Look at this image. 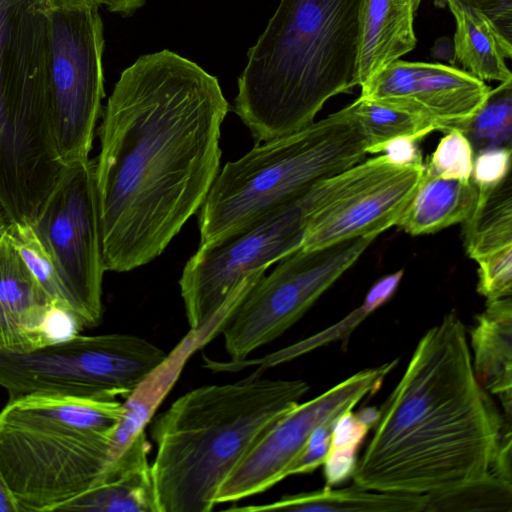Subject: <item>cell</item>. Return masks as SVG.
Here are the masks:
<instances>
[{"label": "cell", "mask_w": 512, "mask_h": 512, "mask_svg": "<svg viewBox=\"0 0 512 512\" xmlns=\"http://www.w3.org/2000/svg\"><path fill=\"white\" fill-rule=\"evenodd\" d=\"M228 110L218 79L171 50L121 73L94 159L105 270L151 262L200 210L219 173Z\"/></svg>", "instance_id": "obj_1"}, {"label": "cell", "mask_w": 512, "mask_h": 512, "mask_svg": "<svg viewBox=\"0 0 512 512\" xmlns=\"http://www.w3.org/2000/svg\"><path fill=\"white\" fill-rule=\"evenodd\" d=\"M504 417L478 382L453 310L419 340L352 474L365 489L432 495L490 472Z\"/></svg>", "instance_id": "obj_2"}, {"label": "cell", "mask_w": 512, "mask_h": 512, "mask_svg": "<svg viewBox=\"0 0 512 512\" xmlns=\"http://www.w3.org/2000/svg\"><path fill=\"white\" fill-rule=\"evenodd\" d=\"M362 0H280L238 78L234 110L260 144L311 124L358 85Z\"/></svg>", "instance_id": "obj_3"}, {"label": "cell", "mask_w": 512, "mask_h": 512, "mask_svg": "<svg viewBox=\"0 0 512 512\" xmlns=\"http://www.w3.org/2000/svg\"><path fill=\"white\" fill-rule=\"evenodd\" d=\"M301 379L245 380L196 388L152 425L158 512H210L223 482L262 436L308 392Z\"/></svg>", "instance_id": "obj_4"}, {"label": "cell", "mask_w": 512, "mask_h": 512, "mask_svg": "<svg viewBox=\"0 0 512 512\" xmlns=\"http://www.w3.org/2000/svg\"><path fill=\"white\" fill-rule=\"evenodd\" d=\"M117 400L52 394L10 398L0 411V467L22 512H52L94 486L115 459Z\"/></svg>", "instance_id": "obj_5"}, {"label": "cell", "mask_w": 512, "mask_h": 512, "mask_svg": "<svg viewBox=\"0 0 512 512\" xmlns=\"http://www.w3.org/2000/svg\"><path fill=\"white\" fill-rule=\"evenodd\" d=\"M366 141L349 105L256 144L219 170L199 210L200 244L217 240L363 161Z\"/></svg>", "instance_id": "obj_6"}, {"label": "cell", "mask_w": 512, "mask_h": 512, "mask_svg": "<svg viewBox=\"0 0 512 512\" xmlns=\"http://www.w3.org/2000/svg\"><path fill=\"white\" fill-rule=\"evenodd\" d=\"M332 191L331 177L241 228L200 244L179 281L190 331L209 335L275 262L301 248L311 216Z\"/></svg>", "instance_id": "obj_7"}, {"label": "cell", "mask_w": 512, "mask_h": 512, "mask_svg": "<svg viewBox=\"0 0 512 512\" xmlns=\"http://www.w3.org/2000/svg\"><path fill=\"white\" fill-rule=\"evenodd\" d=\"M166 356L135 335H74L27 352L0 349V387L9 399L31 394L125 399Z\"/></svg>", "instance_id": "obj_8"}, {"label": "cell", "mask_w": 512, "mask_h": 512, "mask_svg": "<svg viewBox=\"0 0 512 512\" xmlns=\"http://www.w3.org/2000/svg\"><path fill=\"white\" fill-rule=\"evenodd\" d=\"M363 236L290 253L244 295L220 331L235 364L279 338L347 271L376 239Z\"/></svg>", "instance_id": "obj_9"}, {"label": "cell", "mask_w": 512, "mask_h": 512, "mask_svg": "<svg viewBox=\"0 0 512 512\" xmlns=\"http://www.w3.org/2000/svg\"><path fill=\"white\" fill-rule=\"evenodd\" d=\"M50 121L63 166L87 161L104 92V28L99 8H49Z\"/></svg>", "instance_id": "obj_10"}, {"label": "cell", "mask_w": 512, "mask_h": 512, "mask_svg": "<svg viewBox=\"0 0 512 512\" xmlns=\"http://www.w3.org/2000/svg\"><path fill=\"white\" fill-rule=\"evenodd\" d=\"M63 285L68 313L81 330L102 319V234L95 160L64 166L32 224Z\"/></svg>", "instance_id": "obj_11"}, {"label": "cell", "mask_w": 512, "mask_h": 512, "mask_svg": "<svg viewBox=\"0 0 512 512\" xmlns=\"http://www.w3.org/2000/svg\"><path fill=\"white\" fill-rule=\"evenodd\" d=\"M49 8L0 0V160L35 152L50 134Z\"/></svg>", "instance_id": "obj_12"}, {"label": "cell", "mask_w": 512, "mask_h": 512, "mask_svg": "<svg viewBox=\"0 0 512 512\" xmlns=\"http://www.w3.org/2000/svg\"><path fill=\"white\" fill-rule=\"evenodd\" d=\"M397 363L393 360L361 370L312 400L298 403L262 436L223 482L216 503L253 496L287 478L289 467L314 429L375 394Z\"/></svg>", "instance_id": "obj_13"}, {"label": "cell", "mask_w": 512, "mask_h": 512, "mask_svg": "<svg viewBox=\"0 0 512 512\" xmlns=\"http://www.w3.org/2000/svg\"><path fill=\"white\" fill-rule=\"evenodd\" d=\"M424 165H398L385 154L362 178L337 194L309 219L301 248L375 236L395 226L422 177Z\"/></svg>", "instance_id": "obj_14"}, {"label": "cell", "mask_w": 512, "mask_h": 512, "mask_svg": "<svg viewBox=\"0 0 512 512\" xmlns=\"http://www.w3.org/2000/svg\"><path fill=\"white\" fill-rule=\"evenodd\" d=\"M360 87L361 97L417 115L443 132L460 130L490 91L462 69L400 59Z\"/></svg>", "instance_id": "obj_15"}, {"label": "cell", "mask_w": 512, "mask_h": 512, "mask_svg": "<svg viewBox=\"0 0 512 512\" xmlns=\"http://www.w3.org/2000/svg\"><path fill=\"white\" fill-rule=\"evenodd\" d=\"M74 333L73 319L30 274L4 228L0 232V349L27 352Z\"/></svg>", "instance_id": "obj_16"}, {"label": "cell", "mask_w": 512, "mask_h": 512, "mask_svg": "<svg viewBox=\"0 0 512 512\" xmlns=\"http://www.w3.org/2000/svg\"><path fill=\"white\" fill-rule=\"evenodd\" d=\"M149 451L150 444L142 431L111 462L94 486L57 511L158 512Z\"/></svg>", "instance_id": "obj_17"}, {"label": "cell", "mask_w": 512, "mask_h": 512, "mask_svg": "<svg viewBox=\"0 0 512 512\" xmlns=\"http://www.w3.org/2000/svg\"><path fill=\"white\" fill-rule=\"evenodd\" d=\"M421 0H362L357 83L362 85L416 45Z\"/></svg>", "instance_id": "obj_18"}, {"label": "cell", "mask_w": 512, "mask_h": 512, "mask_svg": "<svg viewBox=\"0 0 512 512\" xmlns=\"http://www.w3.org/2000/svg\"><path fill=\"white\" fill-rule=\"evenodd\" d=\"M472 365L480 385L498 397L512 422V297L486 302L470 330Z\"/></svg>", "instance_id": "obj_19"}, {"label": "cell", "mask_w": 512, "mask_h": 512, "mask_svg": "<svg viewBox=\"0 0 512 512\" xmlns=\"http://www.w3.org/2000/svg\"><path fill=\"white\" fill-rule=\"evenodd\" d=\"M478 200L472 180L445 179L422 173L418 186L396 225L419 236L463 223Z\"/></svg>", "instance_id": "obj_20"}, {"label": "cell", "mask_w": 512, "mask_h": 512, "mask_svg": "<svg viewBox=\"0 0 512 512\" xmlns=\"http://www.w3.org/2000/svg\"><path fill=\"white\" fill-rule=\"evenodd\" d=\"M426 495L380 492L353 485L285 495L279 500L230 511H291V512H424Z\"/></svg>", "instance_id": "obj_21"}, {"label": "cell", "mask_w": 512, "mask_h": 512, "mask_svg": "<svg viewBox=\"0 0 512 512\" xmlns=\"http://www.w3.org/2000/svg\"><path fill=\"white\" fill-rule=\"evenodd\" d=\"M208 340L203 332L190 331L173 352L167 354L163 362L125 398L124 415L114 434L116 457L136 435L144 431L145 425L178 379L189 356Z\"/></svg>", "instance_id": "obj_22"}, {"label": "cell", "mask_w": 512, "mask_h": 512, "mask_svg": "<svg viewBox=\"0 0 512 512\" xmlns=\"http://www.w3.org/2000/svg\"><path fill=\"white\" fill-rule=\"evenodd\" d=\"M454 16V59L463 70L482 81L512 80L505 59H511L512 46L506 44L480 13L457 3H447Z\"/></svg>", "instance_id": "obj_23"}, {"label": "cell", "mask_w": 512, "mask_h": 512, "mask_svg": "<svg viewBox=\"0 0 512 512\" xmlns=\"http://www.w3.org/2000/svg\"><path fill=\"white\" fill-rule=\"evenodd\" d=\"M463 243L476 262L512 245L511 173L495 187L478 191L476 206L463 222Z\"/></svg>", "instance_id": "obj_24"}, {"label": "cell", "mask_w": 512, "mask_h": 512, "mask_svg": "<svg viewBox=\"0 0 512 512\" xmlns=\"http://www.w3.org/2000/svg\"><path fill=\"white\" fill-rule=\"evenodd\" d=\"M404 271L397 270L378 279L367 292L363 302L336 324L277 351L262 359V367H271L333 342L347 344L352 332L372 313L386 304L396 293Z\"/></svg>", "instance_id": "obj_25"}, {"label": "cell", "mask_w": 512, "mask_h": 512, "mask_svg": "<svg viewBox=\"0 0 512 512\" xmlns=\"http://www.w3.org/2000/svg\"><path fill=\"white\" fill-rule=\"evenodd\" d=\"M357 119L366 141V152L380 153L388 141L399 137L421 140L436 131L423 118L361 96L349 105Z\"/></svg>", "instance_id": "obj_26"}, {"label": "cell", "mask_w": 512, "mask_h": 512, "mask_svg": "<svg viewBox=\"0 0 512 512\" xmlns=\"http://www.w3.org/2000/svg\"><path fill=\"white\" fill-rule=\"evenodd\" d=\"M426 496L424 512H512V481L491 472Z\"/></svg>", "instance_id": "obj_27"}, {"label": "cell", "mask_w": 512, "mask_h": 512, "mask_svg": "<svg viewBox=\"0 0 512 512\" xmlns=\"http://www.w3.org/2000/svg\"><path fill=\"white\" fill-rule=\"evenodd\" d=\"M379 416L380 410L367 407L358 413L346 411L337 419L323 463L327 486L340 484L352 477L357 464V450L377 424Z\"/></svg>", "instance_id": "obj_28"}, {"label": "cell", "mask_w": 512, "mask_h": 512, "mask_svg": "<svg viewBox=\"0 0 512 512\" xmlns=\"http://www.w3.org/2000/svg\"><path fill=\"white\" fill-rule=\"evenodd\" d=\"M460 131L475 154L495 148H512V80L490 89L484 103Z\"/></svg>", "instance_id": "obj_29"}, {"label": "cell", "mask_w": 512, "mask_h": 512, "mask_svg": "<svg viewBox=\"0 0 512 512\" xmlns=\"http://www.w3.org/2000/svg\"><path fill=\"white\" fill-rule=\"evenodd\" d=\"M5 230L30 274L53 303L68 312L66 294L55 264L33 226L9 222Z\"/></svg>", "instance_id": "obj_30"}, {"label": "cell", "mask_w": 512, "mask_h": 512, "mask_svg": "<svg viewBox=\"0 0 512 512\" xmlns=\"http://www.w3.org/2000/svg\"><path fill=\"white\" fill-rule=\"evenodd\" d=\"M475 153L459 129H451L439 141L427 163L424 173L445 179H471Z\"/></svg>", "instance_id": "obj_31"}, {"label": "cell", "mask_w": 512, "mask_h": 512, "mask_svg": "<svg viewBox=\"0 0 512 512\" xmlns=\"http://www.w3.org/2000/svg\"><path fill=\"white\" fill-rule=\"evenodd\" d=\"M477 263V292L486 302L512 296V245L481 258Z\"/></svg>", "instance_id": "obj_32"}, {"label": "cell", "mask_w": 512, "mask_h": 512, "mask_svg": "<svg viewBox=\"0 0 512 512\" xmlns=\"http://www.w3.org/2000/svg\"><path fill=\"white\" fill-rule=\"evenodd\" d=\"M512 148H495L475 154L471 180L478 191L491 189L511 173Z\"/></svg>", "instance_id": "obj_33"}, {"label": "cell", "mask_w": 512, "mask_h": 512, "mask_svg": "<svg viewBox=\"0 0 512 512\" xmlns=\"http://www.w3.org/2000/svg\"><path fill=\"white\" fill-rule=\"evenodd\" d=\"M337 419L324 422L314 429L305 447L289 467L287 477L311 473L323 465Z\"/></svg>", "instance_id": "obj_34"}, {"label": "cell", "mask_w": 512, "mask_h": 512, "mask_svg": "<svg viewBox=\"0 0 512 512\" xmlns=\"http://www.w3.org/2000/svg\"><path fill=\"white\" fill-rule=\"evenodd\" d=\"M445 6L453 2L483 15L500 38L512 46V0H435Z\"/></svg>", "instance_id": "obj_35"}, {"label": "cell", "mask_w": 512, "mask_h": 512, "mask_svg": "<svg viewBox=\"0 0 512 512\" xmlns=\"http://www.w3.org/2000/svg\"><path fill=\"white\" fill-rule=\"evenodd\" d=\"M417 139L399 137L388 141L380 152L398 165H424Z\"/></svg>", "instance_id": "obj_36"}, {"label": "cell", "mask_w": 512, "mask_h": 512, "mask_svg": "<svg viewBox=\"0 0 512 512\" xmlns=\"http://www.w3.org/2000/svg\"><path fill=\"white\" fill-rule=\"evenodd\" d=\"M0 512H22L21 506L9 488L0 467Z\"/></svg>", "instance_id": "obj_37"}, {"label": "cell", "mask_w": 512, "mask_h": 512, "mask_svg": "<svg viewBox=\"0 0 512 512\" xmlns=\"http://www.w3.org/2000/svg\"><path fill=\"white\" fill-rule=\"evenodd\" d=\"M147 0H107L105 6L110 12L130 15L142 7Z\"/></svg>", "instance_id": "obj_38"}, {"label": "cell", "mask_w": 512, "mask_h": 512, "mask_svg": "<svg viewBox=\"0 0 512 512\" xmlns=\"http://www.w3.org/2000/svg\"><path fill=\"white\" fill-rule=\"evenodd\" d=\"M50 8L96 7L107 3V0H46Z\"/></svg>", "instance_id": "obj_39"}, {"label": "cell", "mask_w": 512, "mask_h": 512, "mask_svg": "<svg viewBox=\"0 0 512 512\" xmlns=\"http://www.w3.org/2000/svg\"><path fill=\"white\" fill-rule=\"evenodd\" d=\"M7 222H6V219L0 209V232L5 228Z\"/></svg>", "instance_id": "obj_40"}]
</instances>
